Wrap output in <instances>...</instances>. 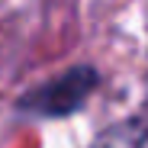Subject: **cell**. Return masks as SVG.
<instances>
[{
  "instance_id": "6da1fadb",
  "label": "cell",
  "mask_w": 148,
  "mask_h": 148,
  "mask_svg": "<svg viewBox=\"0 0 148 148\" xmlns=\"http://www.w3.org/2000/svg\"><path fill=\"white\" fill-rule=\"evenodd\" d=\"M93 87H97V71L93 68H71L61 77L48 81L45 87L29 93L26 110H32L39 116H68V113L84 106V100L90 97Z\"/></svg>"
},
{
  "instance_id": "7a4b0ae2",
  "label": "cell",
  "mask_w": 148,
  "mask_h": 148,
  "mask_svg": "<svg viewBox=\"0 0 148 148\" xmlns=\"http://www.w3.org/2000/svg\"><path fill=\"white\" fill-rule=\"evenodd\" d=\"M93 148H148V122H122L116 129H106Z\"/></svg>"
}]
</instances>
